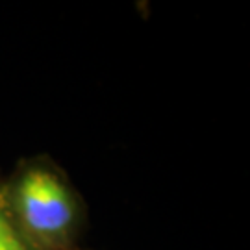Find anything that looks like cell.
<instances>
[{"instance_id":"cell-1","label":"cell","mask_w":250,"mask_h":250,"mask_svg":"<svg viewBox=\"0 0 250 250\" xmlns=\"http://www.w3.org/2000/svg\"><path fill=\"white\" fill-rule=\"evenodd\" d=\"M11 223L32 250H74L87 232V204L69 172L48 154L15 163L2 180Z\"/></svg>"},{"instance_id":"cell-2","label":"cell","mask_w":250,"mask_h":250,"mask_svg":"<svg viewBox=\"0 0 250 250\" xmlns=\"http://www.w3.org/2000/svg\"><path fill=\"white\" fill-rule=\"evenodd\" d=\"M0 250H32L22 241V237L19 235L9 219L8 209L4 206V197H2V180H0Z\"/></svg>"},{"instance_id":"cell-3","label":"cell","mask_w":250,"mask_h":250,"mask_svg":"<svg viewBox=\"0 0 250 250\" xmlns=\"http://www.w3.org/2000/svg\"><path fill=\"white\" fill-rule=\"evenodd\" d=\"M74 250H87V249H82V247H78V249H74Z\"/></svg>"}]
</instances>
